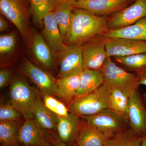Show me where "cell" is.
I'll list each match as a JSON object with an SVG mask.
<instances>
[{"mask_svg":"<svg viewBox=\"0 0 146 146\" xmlns=\"http://www.w3.org/2000/svg\"><path fill=\"white\" fill-rule=\"evenodd\" d=\"M108 18L94 15L88 11L74 7L69 34L64 43L82 45L108 30Z\"/></svg>","mask_w":146,"mask_h":146,"instance_id":"1","label":"cell"},{"mask_svg":"<svg viewBox=\"0 0 146 146\" xmlns=\"http://www.w3.org/2000/svg\"><path fill=\"white\" fill-rule=\"evenodd\" d=\"M79 0H53L54 7L56 6L60 5L63 4H70L72 5Z\"/></svg>","mask_w":146,"mask_h":146,"instance_id":"34","label":"cell"},{"mask_svg":"<svg viewBox=\"0 0 146 146\" xmlns=\"http://www.w3.org/2000/svg\"><path fill=\"white\" fill-rule=\"evenodd\" d=\"M33 20L35 23L42 22L47 13L54 8L53 0H30Z\"/></svg>","mask_w":146,"mask_h":146,"instance_id":"29","label":"cell"},{"mask_svg":"<svg viewBox=\"0 0 146 146\" xmlns=\"http://www.w3.org/2000/svg\"><path fill=\"white\" fill-rule=\"evenodd\" d=\"M104 33L109 39L125 38L146 41V17L125 27L108 30Z\"/></svg>","mask_w":146,"mask_h":146,"instance_id":"18","label":"cell"},{"mask_svg":"<svg viewBox=\"0 0 146 146\" xmlns=\"http://www.w3.org/2000/svg\"><path fill=\"white\" fill-rule=\"evenodd\" d=\"M48 137L50 142L53 146H70L60 141L58 135L56 134H52Z\"/></svg>","mask_w":146,"mask_h":146,"instance_id":"33","label":"cell"},{"mask_svg":"<svg viewBox=\"0 0 146 146\" xmlns=\"http://www.w3.org/2000/svg\"><path fill=\"white\" fill-rule=\"evenodd\" d=\"M33 112L34 119L40 128L46 130L56 129L58 116L47 108L39 95L35 103Z\"/></svg>","mask_w":146,"mask_h":146,"instance_id":"20","label":"cell"},{"mask_svg":"<svg viewBox=\"0 0 146 146\" xmlns=\"http://www.w3.org/2000/svg\"><path fill=\"white\" fill-rule=\"evenodd\" d=\"M80 74L59 78L56 80L57 96L65 100L75 98L80 84Z\"/></svg>","mask_w":146,"mask_h":146,"instance_id":"21","label":"cell"},{"mask_svg":"<svg viewBox=\"0 0 146 146\" xmlns=\"http://www.w3.org/2000/svg\"><path fill=\"white\" fill-rule=\"evenodd\" d=\"M115 61L140 76L146 73V52L125 56L114 57Z\"/></svg>","mask_w":146,"mask_h":146,"instance_id":"25","label":"cell"},{"mask_svg":"<svg viewBox=\"0 0 146 146\" xmlns=\"http://www.w3.org/2000/svg\"><path fill=\"white\" fill-rule=\"evenodd\" d=\"M142 96H143V98L144 101L146 104V92H143V94H142Z\"/></svg>","mask_w":146,"mask_h":146,"instance_id":"39","label":"cell"},{"mask_svg":"<svg viewBox=\"0 0 146 146\" xmlns=\"http://www.w3.org/2000/svg\"><path fill=\"white\" fill-rule=\"evenodd\" d=\"M101 71L104 77V84L110 90H119L130 96L141 86L138 76L120 68L111 58H108Z\"/></svg>","mask_w":146,"mask_h":146,"instance_id":"2","label":"cell"},{"mask_svg":"<svg viewBox=\"0 0 146 146\" xmlns=\"http://www.w3.org/2000/svg\"><path fill=\"white\" fill-rule=\"evenodd\" d=\"M57 58L60 66L59 78L80 74L83 70L82 45H67Z\"/></svg>","mask_w":146,"mask_h":146,"instance_id":"10","label":"cell"},{"mask_svg":"<svg viewBox=\"0 0 146 146\" xmlns=\"http://www.w3.org/2000/svg\"><path fill=\"white\" fill-rule=\"evenodd\" d=\"M22 115L11 104H3L0 106V121L17 122Z\"/></svg>","mask_w":146,"mask_h":146,"instance_id":"31","label":"cell"},{"mask_svg":"<svg viewBox=\"0 0 146 146\" xmlns=\"http://www.w3.org/2000/svg\"><path fill=\"white\" fill-rule=\"evenodd\" d=\"M80 117L69 113L67 117H58L56 129L58 136L64 143L69 145L73 143L76 144L82 121Z\"/></svg>","mask_w":146,"mask_h":146,"instance_id":"17","label":"cell"},{"mask_svg":"<svg viewBox=\"0 0 146 146\" xmlns=\"http://www.w3.org/2000/svg\"><path fill=\"white\" fill-rule=\"evenodd\" d=\"M141 146H146V136L143 137V141L141 143Z\"/></svg>","mask_w":146,"mask_h":146,"instance_id":"37","label":"cell"},{"mask_svg":"<svg viewBox=\"0 0 146 146\" xmlns=\"http://www.w3.org/2000/svg\"><path fill=\"white\" fill-rule=\"evenodd\" d=\"M48 136L37 125L35 120H27L19 127L16 141L19 145L43 146Z\"/></svg>","mask_w":146,"mask_h":146,"instance_id":"16","label":"cell"},{"mask_svg":"<svg viewBox=\"0 0 146 146\" xmlns=\"http://www.w3.org/2000/svg\"><path fill=\"white\" fill-rule=\"evenodd\" d=\"M82 119L106 140L130 128L127 119L118 115L110 108L104 110L97 115L83 117Z\"/></svg>","mask_w":146,"mask_h":146,"instance_id":"5","label":"cell"},{"mask_svg":"<svg viewBox=\"0 0 146 146\" xmlns=\"http://www.w3.org/2000/svg\"><path fill=\"white\" fill-rule=\"evenodd\" d=\"M42 21L44 28L41 35L57 58L58 56L65 50L67 45L63 42L60 29L55 20L52 11L47 13Z\"/></svg>","mask_w":146,"mask_h":146,"instance_id":"15","label":"cell"},{"mask_svg":"<svg viewBox=\"0 0 146 146\" xmlns=\"http://www.w3.org/2000/svg\"><path fill=\"white\" fill-rule=\"evenodd\" d=\"M11 104L26 120L34 119L33 106L38 94L25 80L20 77L14 79L9 89Z\"/></svg>","mask_w":146,"mask_h":146,"instance_id":"6","label":"cell"},{"mask_svg":"<svg viewBox=\"0 0 146 146\" xmlns=\"http://www.w3.org/2000/svg\"><path fill=\"white\" fill-rule=\"evenodd\" d=\"M20 70L36 85L43 96H57L56 80L51 74L36 66L25 56L22 58Z\"/></svg>","mask_w":146,"mask_h":146,"instance_id":"8","label":"cell"},{"mask_svg":"<svg viewBox=\"0 0 146 146\" xmlns=\"http://www.w3.org/2000/svg\"><path fill=\"white\" fill-rule=\"evenodd\" d=\"M110 94V90L104 84L96 91L72 101L69 112L81 118L97 115L109 108Z\"/></svg>","mask_w":146,"mask_h":146,"instance_id":"3","label":"cell"},{"mask_svg":"<svg viewBox=\"0 0 146 146\" xmlns=\"http://www.w3.org/2000/svg\"><path fill=\"white\" fill-rule=\"evenodd\" d=\"M18 49L16 32H11L0 36V59L1 66L8 63L15 58Z\"/></svg>","mask_w":146,"mask_h":146,"instance_id":"23","label":"cell"},{"mask_svg":"<svg viewBox=\"0 0 146 146\" xmlns=\"http://www.w3.org/2000/svg\"><path fill=\"white\" fill-rule=\"evenodd\" d=\"M128 3V0H79L72 5L96 16H106L125 8Z\"/></svg>","mask_w":146,"mask_h":146,"instance_id":"14","label":"cell"},{"mask_svg":"<svg viewBox=\"0 0 146 146\" xmlns=\"http://www.w3.org/2000/svg\"><path fill=\"white\" fill-rule=\"evenodd\" d=\"M74 146H78L76 145H75Z\"/></svg>","mask_w":146,"mask_h":146,"instance_id":"41","label":"cell"},{"mask_svg":"<svg viewBox=\"0 0 146 146\" xmlns=\"http://www.w3.org/2000/svg\"><path fill=\"white\" fill-rule=\"evenodd\" d=\"M73 8L72 5L63 4L56 6L52 11L64 42L68 37L70 28Z\"/></svg>","mask_w":146,"mask_h":146,"instance_id":"22","label":"cell"},{"mask_svg":"<svg viewBox=\"0 0 146 146\" xmlns=\"http://www.w3.org/2000/svg\"><path fill=\"white\" fill-rule=\"evenodd\" d=\"M140 81V85H144L146 86V73L142 75L138 76Z\"/></svg>","mask_w":146,"mask_h":146,"instance_id":"36","label":"cell"},{"mask_svg":"<svg viewBox=\"0 0 146 146\" xmlns=\"http://www.w3.org/2000/svg\"><path fill=\"white\" fill-rule=\"evenodd\" d=\"M17 122H0L1 146H21L16 141V135L19 128Z\"/></svg>","mask_w":146,"mask_h":146,"instance_id":"28","label":"cell"},{"mask_svg":"<svg viewBox=\"0 0 146 146\" xmlns=\"http://www.w3.org/2000/svg\"><path fill=\"white\" fill-rule=\"evenodd\" d=\"M108 58L146 52V41L125 38L110 39L106 45Z\"/></svg>","mask_w":146,"mask_h":146,"instance_id":"13","label":"cell"},{"mask_svg":"<svg viewBox=\"0 0 146 146\" xmlns=\"http://www.w3.org/2000/svg\"><path fill=\"white\" fill-rule=\"evenodd\" d=\"M104 83V77L101 71L83 69L80 74V84L74 100L96 91Z\"/></svg>","mask_w":146,"mask_h":146,"instance_id":"19","label":"cell"},{"mask_svg":"<svg viewBox=\"0 0 146 146\" xmlns=\"http://www.w3.org/2000/svg\"><path fill=\"white\" fill-rule=\"evenodd\" d=\"M110 91L109 108L128 119L129 100L130 96L119 90L113 89Z\"/></svg>","mask_w":146,"mask_h":146,"instance_id":"27","label":"cell"},{"mask_svg":"<svg viewBox=\"0 0 146 146\" xmlns=\"http://www.w3.org/2000/svg\"><path fill=\"white\" fill-rule=\"evenodd\" d=\"M128 120L131 129L140 136H146V104L138 90L129 97Z\"/></svg>","mask_w":146,"mask_h":146,"instance_id":"11","label":"cell"},{"mask_svg":"<svg viewBox=\"0 0 146 146\" xmlns=\"http://www.w3.org/2000/svg\"><path fill=\"white\" fill-rule=\"evenodd\" d=\"M27 44L32 55L39 64L47 69L54 68L57 59L56 55L42 35L34 30L30 31Z\"/></svg>","mask_w":146,"mask_h":146,"instance_id":"12","label":"cell"},{"mask_svg":"<svg viewBox=\"0 0 146 146\" xmlns=\"http://www.w3.org/2000/svg\"><path fill=\"white\" fill-rule=\"evenodd\" d=\"M43 146H53L52 144L49 141L48 138V140H47L46 142H45V143L44 144V145H43Z\"/></svg>","mask_w":146,"mask_h":146,"instance_id":"38","label":"cell"},{"mask_svg":"<svg viewBox=\"0 0 146 146\" xmlns=\"http://www.w3.org/2000/svg\"><path fill=\"white\" fill-rule=\"evenodd\" d=\"M21 146H30L28 145H21Z\"/></svg>","mask_w":146,"mask_h":146,"instance_id":"40","label":"cell"},{"mask_svg":"<svg viewBox=\"0 0 146 146\" xmlns=\"http://www.w3.org/2000/svg\"><path fill=\"white\" fill-rule=\"evenodd\" d=\"M8 27V24L7 21L3 16H1L0 17V31L1 32L5 31Z\"/></svg>","mask_w":146,"mask_h":146,"instance_id":"35","label":"cell"},{"mask_svg":"<svg viewBox=\"0 0 146 146\" xmlns=\"http://www.w3.org/2000/svg\"><path fill=\"white\" fill-rule=\"evenodd\" d=\"M109 39L104 33L82 45L83 69L101 71L108 58L106 45Z\"/></svg>","mask_w":146,"mask_h":146,"instance_id":"7","label":"cell"},{"mask_svg":"<svg viewBox=\"0 0 146 146\" xmlns=\"http://www.w3.org/2000/svg\"><path fill=\"white\" fill-rule=\"evenodd\" d=\"M146 17V0H136L131 5L116 12L108 21V30L125 27Z\"/></svg>","mask_w":146,"mask_h":146,"instance_id":"9","label":"cell"},{"mask_svg":"<svg viewBox=\"0 0 146 146\" xmlns=\"http://www.w3.org/2000/svg\"><path fill=\"white\" fill-rule=\"evenodd\" d=\"M12 72L9 69H4L0 71V88L6 86L12 78Z\"/></svg>","mask_w":146,"mask_h":146,"instance_id":"32","label":"cell"},{"mask_svg":"<svg viewBox=\"0 0 146 146\" xmlns=\"http://www.w3.org/2000/svg\"><path fill=\"white\" fill-rule=\"evenodd\" d=\"M105 141L106 139L96 130L88 125L83 120L75 145L78 146H104Z\"/></svg>","mask_w":146,"mask_h":146,"instance_id":"24","label":"cell"},{"mask_svg":"<svg viewBox=\"0 0 146 146\" xmlns=\"http://www.w3.org/2000/svg\"><path fill=\"white\" fill-rule=\"evenodd\" d=\"M0 10L3 15L14 24L25 44H27L31 31L30 0H0Z\"/></svg>","mask_w":146,"mask_h":146,"instance_id":"4","label":"cell"},{"mask_svg":"<svg viewBox=\"0 0 146 146\" xmlns=\"http://www.w3.org/2000/svg\"><path fill=\"white\" fill-rule=\"evenodd\" d=\"M43 102L48 109L53 113L60 117H67L69 115L68 108L62 102L50 95H45Z\"/></svg>","mask_w":146,"mask_h":146,"instance_id":"30","label":"cell"},{"mask_svg":"<svg viewBox=\"0 0 146 146\" xmlns=\"http://www.w3.org/2000/svg\"><path fill=\"white\" fill-rule=\"evenodd\" d=\"M143 137L129 128L106 139L104 146H141Z\"/></svg>","mask_w":146,"mask_h":146,"instance_id":"26","label":"cell"}]
</instances>
